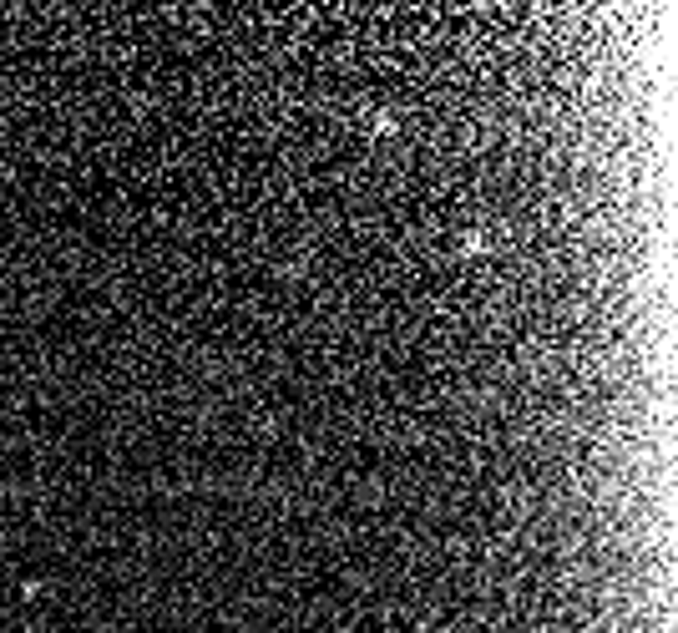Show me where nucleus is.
<instances>
[{"mask_svg":"<svg viewBox=\"0 0 678 633\" xmlns=\"http://www.w3.org/2000/svg\"><path fill=\"white\" fill-rule=\"evenodd\" d=\"M6 172H11V167H6V157H0V178H6Z\"/></svg>","mask_w":678,"mask_h":633,"instance_id":"7ed1b4c3","label":"nucleus"},{"mask_svg":"<svg viewBox=\"0 0 678 633\" xmlns=\"http://www.w3.org/2000/svg\"><path fill=\"white\" fill-rule=\"evenodd\" d=\"M486 244H491L486 234H466V239H461V254H466V259H476V254H481Z\"/></svg>","mask_w":678,"mask_h":633,"instance_id":"f257e3e1","label":"nucleus"},{"mask_svg":"<svg viewBox=\"0 0 678 633\" xmlns=\"http://www.w3.org/2000/svg\"><path fill=\"white\" fill-rule=\"evenodd\" d=\"M390 127H395V122L385 117V111H375V117H370V132H390Z\"/></svg>","mask_w":678,"mask_h":633,"instance_id":"f03ea898","label":"nucleus"}]
</instances>
